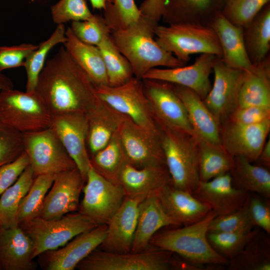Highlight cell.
I'll return each mask as SVG.
<instances>
[{"instance_id": "1", "label": "cell", "mask_w": 270, "mask_h": 270, "mask_svg": "<svg viewBox=\"0 0 270 270\" xmlns=\"http://www.w3.org/2000/svg\"><path fill=\"white\" fill-rule=\"evenodd\" d=\"M36 91L52 116L86 114L99 98L94 84L64 46L46 61Z\"/></svg>"}, {"instance_id": "2", "label": "cell", "mask_w": 270, "mask_h": 270, "mask_svg": "<svg viewBox=\"0 0 270 270\" xmlns=\"http://www.w3.org/2000/svg\"><path fill=\"white\" fill-rule=\"evenodd\" d=\"M156 25L140 16L124 29L110 32L115 45L128 60L134 76L142 79L150 70L158 66L176 68L186 64L161 48L154 38Z\"/></svg>"}, {"instance_id": "3", "label": "cell", "mask_w": 270, "mask_h": 270, "mask_svg": "<svg viewBox=\"0 0 270 270\" xmlns=\"http://www.w3.org/2000/svg\"><path fill=\"white\" fill-rule=\"evenodd\" d=\"M216 216L211 210L196 222L182 228L158 232L152 238L150 245L176 253L198 266L228 265V260L217 253L207 239L210 224Z\"/></svg>"}, {"instance_id": "4", "label": "cell", "mask_w": 270, "mask_h": 270, "mask_svg": "<svg viewBox=\"0 0 270 270\" xmlns=\"http://www.w3.org/2000/svg\"><path fill=\"white\" fill-rule=\"evenodd\" d=\"M156 124L172 186L192 194L200 181L198 136L163 124Z\"/></svg>"}, {"instance_id": "5", "label": "cell", "mask_w": 270, "mask_h": 270, "mask_svg": "<svg viewBox=\"0 0 270 270\" xmlns=\"http://www.w3.org/2000/svg\"><path fill=\"white\" fill-rule=\"evenodd\" d=\"M154 36L161 48L184 64L195 54H210L222 58L218 37L208 26L194 23L158 25Z\"/></svg>"}, {"instance_id": "6", "label": "cell", "mask_w": 270, "mask_h": 270, "mask_svg": "<svg viewBox=\"0 0 270 270\" xmlns=\"http://www.w3.org/2000/svg\"><path fill=\"white\" fill-rule=\"evenodd\" d=\"M18 226L32 242L34 259L45 252L64 246L78 235L99 225L78 212L53 220L38 216Z\"/></svg>"}, {"instance_id": "7", "label": "cell", "mask_w": 270, "mask_h": 270, "mask_svg": "<svg viewBox=\"0 0 270 270\" xmlns=\"http://www.w3.org/2000/svg\"><path fill=\"white\" fill-rule=\"evenodd\" d=\"M52 116L36 90L14 88L0 92V119L21 133L49 128Z\"/></svg>"}, {"instance_id": "8", "label": "cell", "mask_w": 270, "mask_h": 270, "mask_svg": "<svg viewBox=\"0 0 270 270\" xmlns=\"http://www.w3.org/2000/svg\"><path fill=\"white\" fill-rule=\"evenodd\" d=\"M173 253L152 246L138 252L116 253L96 249L80 262V270H170Z\"/></svg>"}, {"instance_id": "9", "label": "cell", "mask_w": 270, "mask_h": 270, "mask_svg": "<svg viewBox=\"0 0 270 270\" xmlns=\"http://www.w3.org/2000/svg\"><path fill=\"white\" fill-rule=\"evenodd\" d=\"M96 94L102 101L138 126L154 132H159L142 79L134 76L125 84L116 86H96Z\"/></svg>"}, {"instance_id": "10", "label": "cell", "mask_w": 270, "mask_h": 270, "mask_svg": "<svg viewBox=\"0 0 270 270\" xmlns=\"http://www.w3.org/2000/svg\"><path fill=\"white\" fill-rule=\"evenodd\" d=\"M24 151L34 175L58 174L77 168L62 144L50 128L22 133Z\"/></svg>"}, {"instance_id": "11", "label": "cell", "mask_w": 270, "mask_h": 270, "mask_svg": "<svg viewBox=\"0 0 270 270\" xmlns=\"http://www.w3.org/2000/svg\"><path fill=\"white\" fill-rule=\"evenodd\" d=\"M84 198L78 212L98 225L107 224L123 202L122 186L107 180L91 166L83 188Z\"/></svg>"}, {"instance_id": "12", "label": "cell", "mask_w": 270, "mask_h": 270, "mask_svg": "<svg viewBox=\"0 0 270 270\" xmlns=\"http://www.w3.org/2000/svg\"><path fill=\"white\" fill-rule=\"evenodd\" d=\"M128 164L138 168L166 166L160 134L126 118L118 130Z\"/></svg>"}, {"instance_id": "13", "label": "cell", "mask_w": 270, "mask_h": 270, "mask_svg": "<svg viewBox=\"0 0 270 270\" xmlns=\"http://www.w3.org/2000/svg\"><path fill=\"white\" fill-rule=\"evenodd\" d=\"M212 71L214 83L203 101L220 126L238 107L239 92L246 72L228 66L220 58Z\"/></svg>"}, {"instance_id": "14", "label": "cell", "mask_w": 270, "mask_h": 270, "mask_svg": "<svg viewBox=\"0 0 270 270\" xmlns=\"http://www.w3.org/2000/svg\"><path fill=\"white\" fill-rule=\"evenodd\" d=\"M142 80L156 124H163L196 136L184 105L174 91L173 84L156 80Z\"/></svg>"}, {"instance_id": "15", "label": "cell", "mask_w": 270, "mask_h": 270, "mask_svg": "<svg viewBox=\"0 0 270 270\" xmlns=\"http://www.w3.org/2000/svg\"><path fill=\"white\" fill-rule=\"evenodd\" d=\"M49 128L74 162L86 182L91 166L87 146L88 122L82 113L52 116Z\"/></svg>"}, {"instance_id": "16", "label": "cell", "mask_w": 270, "mask_h": 270, "mask_svg": "<svg viewBox=\"0 0 270 270\" xmlns=\"http://www.w3.org/2000/svg\"><path fill=\"white\" fill-rule=\"evenodd\" d=\"M106 232L107 224H103L82 233L62 248L40 254V264L46 270H73L80 262L99 247L106 236Z\"/></svg>"}, {"instance_id": "17", "label": "cell", "mask_w": 270, "mask_h": 270, "mask_svg": "<svg viewBox=\"0 0 270 270\" xmlns=\"http://www.w3.org/2000/svg\"><path fill=\"white\" fill-rule=\"evenodd\" d=\"M218 58L212 54H202L191 65L154 68L148 71L142 79L156 80L186 87L204 100L212 88L210 76Z\"/></svg>"}, {"instance_id": "18", "label": "cell", "mask_w": 270, "mask_h": 270, "mask_svg": "<svg viewBox=\"0 0 270 270\" xmlns=\"http://www.w3.org/2000/svg\"><path fill=\"white\" fill-rule=\"evenodd\" d=\"M270 131V119L253 124L226 122L220 126L222 146L233 158L242 156L254 162Z\"/></svg>"}, {"instance_id": "19", "label": "cell", "mask_w": 270, "mask_h": 270, "mask_svg": "<svg viewBox=\"0 0 270 270\" xmlns=\"http://www.w3.org/2000/svg\"><path fill=\"white\" fill-rule=\"evenodd\" d=\"M84 184L77 168L58 174L46 194L39 216L53 220L78 211Z\"/></svg>"}, {"instance_id": "20", "label": "cell", "mask_w": 270, "mask_h": 270, "mask_svg": "<svg viewBox=\"0 0 270 270\" xmlns=\"http://www.w3.org/2000/svg\"><path fill=\"white\" fill-rule=\"evenodd\" d=\"M142 201L138 198L126 196L107 224L106 236L98 247L100 250L116 253L131 252Z\"/></svg>"}, {"instance_id": "21", "label": "cell", "mask_w": 270, "mask_h": 270, "mask_svg": "<svg viewBox=\"0 0 270 270\" xmlns=\"http://www.w3.org/2000/svg\"><path fill=\"white\" fill-rule=\"evenodd\" d=\"M249 193L236 187L230 173L227 172L208 181H200L192 194L220 216L241 208Z\"/></svg>"}, {"instance_id": "22", "label": "cell", "mask_w": 270, "mask_h": 270, "mask_svg": "<svg viewBox=\"0 0 270 270\" xmlns=\"http://www.w3.org/2000/svg\"><path fill=\"white\" fill-rule=\"evenodd\" d=\"M168 226H180L166 212L156 192L149 194L140 204L131 252H138L148 248L152 238L160 229Z\"/></svg>"}, {"instance_id": "23", "label": "cell", "mask_w": 270, "mask_h": 270, "mask_svg": "<svg viewBox=\"0 0 270 270\" xmlns=\"http://www.w3.org/2000/svg\"><path fill=\"white\" fill-rule=\"evenodd\" d=\"M230 0H164L162 19L168 24L194 23L208 26Z\"/></svg>"}, {"instance_id": "24", "label": "cell", "mask_w": 270, "mask_h": 270, "mask_svg": "<svg viewBox=\"0 0 270 270\" xmlns=\"http://www.w3.org/2000/svg\"><path fill=\"white\" fill-rule=\"evenodd\" d=\"M218 40L222 51V60L228 66L251 70L254 67L248 56L245 47L243 28L230 22L220 12L209 24Z\"/></svg>"}, {"instance_id": "25", "label": "cell", "mask_w": 270, "mask_h": 270, "mask_svg": "<svg viewBox=\"0 0 270 270\" xmlns=\"http://www.w3.org/2000/svg\"><path fill=\"white\" fill-rule=\"evenodd\" d=\"M33 243L18 226H0V268L4 270H34Z\"/></svg>"}, {"instance_id": "26", "label": "cell", "mask_w": 270, "mask_h": 270, "mask_svg": "<svg viewBox=\"0 0 270 270\" xmlns=\"http://www.w3.org/2000/svg\"><path fill=\"white\" fill-rule=\"evenodd\" d=\"M85 114L88 122L86 142L90 156L108 144L127 118L100 98Z\"/></svg>"}, {"instance_id": "27", "label": "cell", "mask_w": 270, "mask_h": 270, "mask_svg": "<svg viewBox=\"0 0 270 270\" xmlns=\"http://www.w3.org/2000/svg\"><path fill=\"white\" fill-rule=\"evenodd\" d=\"M163 207L180 226L201 220L211 210L210 207L192 193L168 184L156 192Z\"/></svg>"}, {"instance_id": "28", "label": "cell", "mask_w": 270, "mask_h": 270, "mask_svg": "<svg viewBox=\"0 0 270 270\" xmlns=\"http://www.w3.org/2000/svg\"><path fill=\"white\" fill-rule=\"evenodd\" d=\"M118 182L126 196L143 200L149 194L171 184L166 166L135 168L127 162L122 168Z\"/></svg>"}, {"instance_id": "29", "label": "cell", "mask_w": 270, "mask_h": 270, "mask_svg": "<svg viewBox=\"0 0 270 270\" xmlns=\"http://www.w3.org/2000/svg\"><path fill=\"white\" fill-rule=\"evenodd\" d=\"M173 86L184 105L196 136L210 142L221 144L220 126L203 100L188 88L174 84Z\"/></svg>"}, {"instance_id": "30", "label": "cell", "mask_w": 270, "mask_h": 270, "mask_svg": "<svg viewBox=\"0 0 270 270\" xmlns=\"http://www.w3.org/2000/svg\"><path fill=\"white\" fill-rule=\"evenodd\" d=\"M66 36L64 48L96 86L108 85L105 65L98 46L80 40L73 34L70 27L66 29Z\"/></svg>"}, {"instance_id": "31", "label": "cell", "mask_w": 270, "mask_h": 270, "mask_svg": "<svg viewBox=\"0 0 270 270\" xmlns=\"http://www.w3.org/2000/svg\"><path fill=\"white\" fill-rule=\"evenodd\" d=\"M249 106L270 107V56L246 72L239 92L238 107Z\"/></svg>"}, {"instance_id": "32", "label": "cell", "mask_w": 270, "mask_h": 270, "mask_svg": "<svg viewBox=\"0 0 270 270\" xmlns=\"http://www.w3.org/2000/svg\"><path fill=\"white\" fill-rule=\"evenodd\" d=\"M228 265L229 270H270V234L254 227L242 250Z\"/></svg>"}, {"instance_id": "33", "label": "cell", "mask_w": 270, "mask_h": 270, "mask_svg": "<svg viewBox=\"0 0 270 270\" xmlns=\"http://www.w3.org/2000/svg\"><path fill=\"white\" fill-rule=\"evenodd\" d=\"M246 50L250 61L256 65L269 56L270 50V4L243 28Z\"/></svg>"}, {"instance_id": "34", "label": "cell", "mask_w": 270, "mask_h": 270, "mask_svg": "<svg viewBox=\"0 0 270 270\" xmlns=\"http://www.w3.org/2000/svg\"><path fill=\"white\" fill-rule=\"evenodd\" d=\"M230 173L236 187L270 198L269 169L251 162L244 157L236 156Z\"/></svg>"}, {"instance_id": "35", "label": "cell", "mask_w": 270, "mask_h": 270, "mask_svg": "<svg viewBox=\"0 0 270 270\" xmlns=\"http://www.w3.org/2000/svg\"><path fill=\"white\" fill-rule=\"evenodd\" d=\"M198 144L200 181H208L230 172L234 164V158L221 144H214L198 136Z\"/></svg>"}, {"instance_id": "36", "label": "cell", "mask_w": 270, "mask_h": 270, "mask_svg": "<svg viewBox=\"0 0 270 270\" xmlns=\"http://www.w3.org/2000/svg\"><path fill=\"white\" fill-rule=\"evenodd\" d=\"M34 178L33 170L29 165L14 183L1 194L0 226L4 228L18 226L17 215L20 203Z\"/></svg>"}, {"instance_id": "37", "label": "cell", "mask_w": 270, "mask_h": 270, "mask_svg": "<svg viewBox=\"0 0 270 270\" xmlns=\"http://www.w3.org/2000/svg\"><path fill=\"white\" fill-rule=\"evenodd\" d=\"M118 130L104 148L90 156L92 167L102 176L116 184H118L119 174L126 163Z\"/></svg>"}, {"instance_id": "38", "label": "cell", "mask_w": 270, "mask_h": 270, "mask_svg": "<svg viewBox=\"0 0 270 270\" xmlns=\"http://www.w3.org/2000/svg\"><path fill=\"white\" fill-rule=\"evenodd\" d=\"M96 46L105 65L108 86H120L134 76L130 64L115 45L110 34L105 36Z\"/></svg>"}, {"instance_id": "39", "label": "cell", "mask_w": 270, "mask_h": 270, "mask_svg": "<svg viewBox=\"0 0 270 270\" xmlns=\"http://www.w3.org/2000/svg\"><path fill=\"white\" fill-rule=\"evenodd\" d=\"M66 32L64 24H58L51 36L38 45V48L26 58L24 66L27 78L26 91L36 90L38 77L46 64L47 56L56 46L66 42Z\"/></svg>"}, {"instance_id": "40", "label": "cell", "mask_w": 270, "mask_h": 270, "mask_svg": "<svg viewBox=\"0 0 270 270\" xmlns=\"http://www.w3.org/2000/svg\"><path fill=\"white\" fill-rule=\"evenodd\" d=\"M56 175L44 174L35 177L28 191L20 203L17 215L18 225L40 216L46 194Z\"/></svg>"}, {"instance_id": "41", "label": "cell", "mask_w": 270, "mask_h": 270, "mask_svg": "<svg viewBox=\"0 0 270 270\" xmlns=\"http://www.w3.org/2000/svg\"><path fill=\"white\" fill-rule=\"evenodd\" d=\"M104 10V18L111 31L125 28L141 16L134 0H114Z\"/></svg>"}, {"instance_id": "42", "label": "cell", "mask_w": 270, "mask_h": 270, "mask_svg": "<svg viewBox=\"0 0 270 270\" xmlns=\"http://www.w3.org/2000/svg\"><path fill=\"white\" fill-rule=\"evenodd\" d=\"M270 0H230L222 14L234 25L244 28L270 3Z\"/></svg>"}, {"instance_id": "43", "label": "cell", "mask_w": 270, "mask_h": 270, "mask_svg": "<svg viewBox=\"0 0 270 270\" xmlns=\"http://www.w3.org/2000/svg\"><path fill=\"white\" fill-rule=\"evenodd\" d=\"M252 230L234 232H208L207 239L213 249L229 262L242 250Z\"/></svg>"}, {"instance_id": "44", "label": "cell", "mask_w": 270, "mask_h": 270, "mask_svg": "<svg viewBox=\"0 0 270 270\" xmlns=\"http://www.w3.org/2000/svg\"><path fill=\"white\" fill-rule=\"evenodd\" d=\"M70 28L80 40L96 46L111 32L104 18L94 14L88 20L72 22Z\"/></svg>"}, {"instance_id": "45", "label": "cell", "mask_w": 270, "mask_h": 270, "mask_svg": "<svg viewBox=\"0 0 270 270\" xmlns=\"http://www.w3.org/2000/svg\"><path fill=\"white\" fill-rule=\"evenodd\" d=\"M254 228L244 203L241 208L232 213L216 216L210 224L208 232H249Z\"/></svg>"}, {"instance_id": "46", "label": "cell", "mask_w": 270, "mask_h": 270, "mask_svg": "<svg viewBox=\"0 0 270 270\" xmlns=\"http://www.w3.org/2000/svg\"><path fill=\"white\" fill-rule=\"evenodd\" d=\"M50 10L53 22L57 24L88 20L94 15L85 0H60Z\"/></svg>"}, {"instance_id": "47", "label": "cell", "mask_w": 270, "mask_h": 270, "mask_svg": "<svg viewBox=\"0 0 270 270\" xmlns=\"http://www.w3.org/2000/svg\"><path fill=\"white\" fill-rule=\"evenodd\" d=\"M24 152L22 133L0 119V167L14 160Z\"/></svg>"}, {"instance_id": "48", "label": "cell", "mask_w": 270, "mask_h": 270, "mask_svg": "<svg viewBox=\"0 0 270 270\" xmlns=\"http://www.w3.org/2000/svg\"><path fill=\"white\" fill-rule=\"evenodd\" d=\"M245 206L253 226L270 234V198L250 192Z\"/></svg>"}, {"instance_id": "49", "label": "cell", "mask_w": 270, "mask_h": 270, "mask_svg": "<svg viewBox=\"0 0 270 270\" xmlns=\"http://www.w3.org/2000/svg\"><path fill=\"white\" fill-rule=\"evenodd\" d=\"M38 47L32 44L0 46V73L4 70L24 66L28 56Z\"/></svg>"}, {"instance_id": "50", "label": "cell", "mask_w": 270, "mask_h": 270, "mask_svg": "<svg viewBox=\"0 0 270 270\" xmlns=\"http://www.w3.org/2000/svg\"><path fill=\"white\" fill-rule=\"evenodd\" d=\"M268 119H270V106H249L237 108L226 122L241 124H253Z\"/></svg>"}, {"instance_id": "51", "label": "cell", "mask_w": 270, "mask_h": 270, "mask_svg": "<svg viewBox=\"0 0 270 270\" xmlns=\"http://www.w3.org/2000/svg\"><path fill=\"white\" fill-rule=\"evenodd\" d=\"M30 164L29 158L24 152L14 160L0 167V195L14 183Z\"/></svg>"}, {"instance_id": "52", "label": "cell", "mask_w": 270, "mask_h": 270, "mask_svg": "<svg viewBox=\"0 0 270 270\" xmlns=\"http://www.w3.org/2000/svg\"><path fill=\"white\" fill-rule=\"evenodd\" d=\"M164 0H144L138 8L142 16L156 24L162 19Z\"/></svg>"}, {"instance_id": "53", "label": "cell", "mask_w": 270, "mask_h": 270, "mask_svg": "<svg viewBox=\"0 0 270 270\" xmlns=\"http://www.w3.org/2000/svg\"><path fill=\"white\" fill-rule=\"evenodd\" d=\"M254 164L270 168V139L266 142L257 160Z\"/></svg>"}, {"instance_id": "54", "label": "cell", "mask_w": 270, "mask_h": 270, "mask_svg": "<svg viewBox=\"0 0 270 270\" xmlns=\"http://www.w3.org/2000/svg\"><path fill=\"white\" fill-rule=\"evenodd\" d=\"M14 88V86L11 79L2 73H0V92L3 90Z\"/></svg>"}, {"instance_id": "55", "label": "cell", "mask_w": 270, "mask_h": 270, "mask_svg": "<svg viewBox=\"0 0 270 270\" xmlns=\"http://www.w3.org/2000/svg\"><path fill=\"white\" fill-rule=\"evenodd\" d=\"M92 6L94 9L104 10L108 4L112 3L114 0H90Z\"/></svg>"}, {"instance_id": "56", "label": "cell", "mask_w": 270, "mask_h": 270, "mask_svg": "<svg viewBox=\"0 0 270 270\" xmlns=\"http://www.w3.org/2000/svg\"></svg>"}]
</instances>
